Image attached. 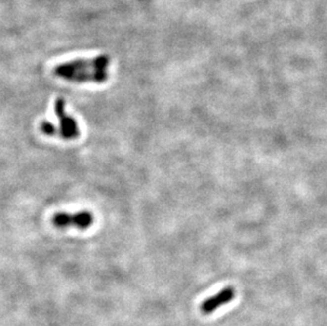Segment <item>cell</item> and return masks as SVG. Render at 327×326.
<instances>
[{"label":"cell","mask_w":327,"mask_h":326,"mask_svg":"<svg viewBox=\"0 0 327 326\" xmlns=\"http://www.w3.org/2000/svg\"><path fill=\"white\" fill-rule=\"evenodd\" d=\"M110 57L107 54L93 58H78L57 65L54 76L77 84L105 83L109 77Z\"/></svg>","instance_id":"obj_1"},{"label":"cell","mask_w":327,"mask_h":326,"mask_svg":"<svg viewBox=\"0 0 327 326\" xmlns=\"http://www.w3.org/2000/svg\"><path fill=\"white\" fill-rule=\"evenodd\" d=\"M54 111L57 117V125L43 120L40 129L44 136L56 137L65 141L76 140L80 136V128L78 122L74 118L66 113L65 100L63 98H57L54 103Z\"/></svg>","instance_id":"obj_2"},{"label":"cell","mask_w":327,"mask_h":326,"mask_svg":"<svg viewBox=\"0 0 327 326\" xmlns=\"http://www.w3.org/2000/svg\"><path fill=\"white\" fill-rule=\"evenodd\" d=\"M93 214L89 211H79L76 213L59 212L55 213L51 221L57 229L76 228L78 230H87L93 225Z\"/></svg>","instance_id":"obj_3"},{"label":"cell","mask_w":327,"mask_h":326,"mask_svg":"<svg viewBox=\"0 0 327 326\" xmlns=\"http://www.w3.org/2000/svg\"><path fill=\"white\" fill-rule=\"evenodd\" d=\"M235 296V289L232 286L225 287L224 289L214 294L210 298H207L205 301H204L200 305V311L204 315H210L214 313L215 310H217L221 306L226 305V304L231 302Z\"/></svg>","instance_id":"obj_4"}]
</instances>
